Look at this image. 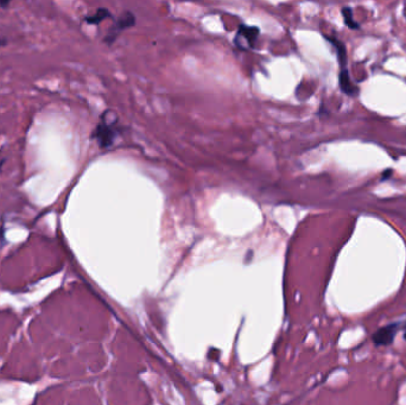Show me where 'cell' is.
I'll return each mask as SVG.
<instances>
[{
	"label": "cell",
	"instance_id": "6da1fadb",
	"mask_svg": "<svg viewBox=\"0 0 406 405\" xmlns=\"http://www.w3.org/2000/svg\"><path fill=\"white\" fill-rule=\"evenodd\" d=\"M118 118L116 116L112 120L107 116V112H105L101 117V122L99 123L96 128L93 132V138H95L98 144L102 149L110 148L113 144L114 140L119 136V130L116 127Z\"/></svg>",
	"mask_w": 406,
	"mask_h": 405
},
{
	"label": "cell",
	"instance_id": "7a4b0ae2",
	"mask_svg": "<svg viewBox=\"0 0 406 405\" xmlns=\"http://www.w3.org/2000/svg\"><path fill=\"white\" fill-rule=\"evenodd\" d=\"M259 36V29L257 27L241 24L238 29V32L234 38V44L240 50H250L256 45L257 38Z\"/></svg>",
	"mask_w": 406,
	"mask_h": 405
},
{
	"label": "cell",
	"instance_id": "3957f363",
	"mask_svg": "<svg viewBox=\"0 0 406 405\" xmlns=\"http://www.w3.org/2000/svg\"><path fill=\"white\" fill-rule=\"evenodd\" d=\"M399 327L400 324L397 322L390 323L387 326L382 327V328L377 330L376 333H373L372 341L378 347L390 346V344H392L394 338H396L397 333H398Z\"/></svg>",
	"mask_w": 406,
	"mask_h": 405
},
{
	"label": "cell",
	"instance_id": "277c9868",
	"mask_svg": "<svg viewBox=\"0 0 406 405\" xmlns=\"http://www.w3.org/2000/svg\"><path fill=\"white\" fill-rule=\"evenodd\" d=\"M136 23V18H134L133 13L132 12H124L120 16V18L116 21V24L113 25L112 30H111V33L108 34L107 37H106V42L111 43L112 41H114L116 37V34H118L120 31L125 30V29L132 27V25Z\"/></svg>",
	"mask_w": 406,
	"mask_h": 405
},
{
	"label": "cell",
	"instance_id": "5b68a950",
	"mask_svg": "<svg viewBox=\"0 0 406 405\" xmlns=\"http://www.w3.org/2000/svg\"><path fill=\"white\" fill-rule=\"evenodd\" d=\"M339 85L343 93L347 94V95H349V96H355L357 94V92H359V88H357L356 86L353 83V81L350 80L349 73H348L347 68H342L341 71H340Z\"/></svg>",
	"mask_w": 406,
	"mask_h": 405
},
{
	"label": "cell",
	"instance_id": "8992f818",
	"mask_svg": "<svg viewBox=\"0 0 406 405\" xmlns=\"http://www.w3.org/2000/svg\"><path fill=\"white\" fill-rule=\"evenodd\" d=\"M107 17H111L110 11L107 8H98L95 11V13L90 14V16H86L85 21L88 23V24H99L101 23L104 19L107 18Z\"/></svg>",
	"mask_w": 406,
	"mask_h": 405
},
{
	"label": "cell",
	"instance_id": "52a82bcc",
	"mask_svg": "<svg viewBox=\"0 0 406 405\" xmlns=\"http://www.w3.org/2000/svg\"><path fill=\"white\" fill-rule=\"evenodd\" d=\"M342 16L343 19H345V23L347 27H349L350 29H359L360 25L354 21L353 17V10L350 7H343L342 8Z\"/></svg>",
	"mask_w": 406,
	"mask_h": 405
},
{
	"label": "cell",
	"instance_id": "ba28073f",
	"mask_svg": "<svg viewBox=\"0 0 406 405\" xmlns=\"http://www.w3.org/2000/svg\"><path fill=\"white\" fill-rule=\"evenodd\" d=\"M10 2H0V6H7Z\"/></svg>",
	"mask_w": 406,
	"mask_h": 405
},
{
	"label": "cell",
	"instance_id": "9c48e42d",
	"mask_svg": "<svg viewBox=\"0 0 406 405\" xmlns=\"http://www.w3.org/2000/svg\"><path fill=\"white\" fill-rule=\"evenodd\" d=\"M403 337H404V339L406 340V323H405V327H404V334H403Z\"/></svg>",
	"mask_w": 406,
	"mask_h": 405
}]
</instances>
